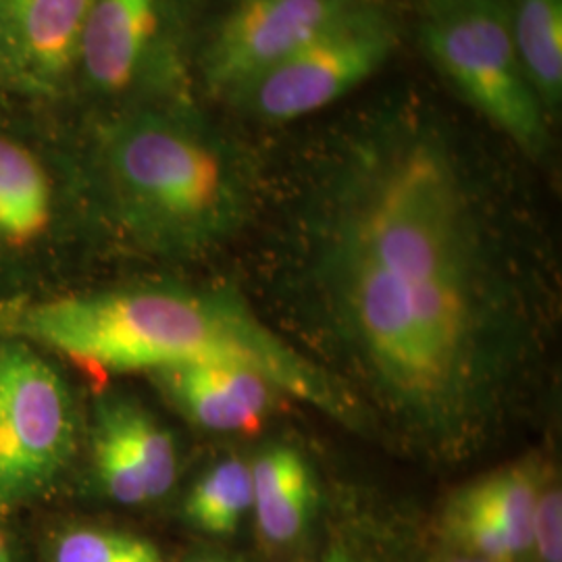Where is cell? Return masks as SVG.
I'll use <instances>...</instances> for the list:
<instances>
[{
  "label": "cell",
  "instance_id": "cell-1",
  "mask_svg": "<svg viewBox=\"0 0 562 562\" xmlns=\"http://www.w3.org/2000/svg\"><path fill=\"white\" fill-rule=\"evenodd\" d=\"M322 278L387 401L434 431L471 419L494 369V302L471 201L438 132L398 123L355 153Z\"/></svg>",
  "mask_w": 562,
  "mask_h": 562
},
{
  "label": "cell",
  "instance_id": "cell-18",
  "mask_svg": "<svg viewBox=\"0 0 562 562\" xmlns=\"http://www.w3.org/2000/svg\"><path fill=\"white\" fill-rule=\"evenodd\" d=\"M92 459L104 494L125 506L153 503L136 462L113 427L94 415L92 423Z\"/></svg>",
  "mask_w": 562,
  "mask_h": 562
},
{
  "label": "cell",
  "instance_id": "cell-20",
  "mask_svg": "<svg viewBox=\"0 0 562 562\" xmlns=\"http://www.w3.org/2000/svg\"><path fill=\"white\" fill-rule=\"evenodd\" d=\"M186 562H244L240 559H236V557H227V554H211V552H204V554H199V557H192V559H188Z\"/></svg>",
  "mask_w": 562,
  "mask_h": 562
},
{
  "label": "cell",
  "instance_id": "cell-10",
  "mask_svg": "<svg viewBox=\"0 0 562 562\" xmlns=\"http://www.w3.org/2000/svg\"><path fill=\"white\" fill-rule=\"evenodd\" d=\"M161 30V0H92L81 41L80 71L104 94L140 76Z\"/></svg>",
  "mask_w": 562,
  "mask_h": 562
},
{
  "label": "cell",
  "instance_id": "cell-6",
  "mask_svg": "<svg viewBox=\"0 0 562 562\" xmlns=\"http://www.w3.org/2000/svg\"><path fill=\"white\" fill-rule=\"evenodd\" d=\"M396 46L387 15L364 2L232 99L262 121L301 120L371 78Z\"/></svg>",
  "mask_w": 562,
  "mask_h": 562
},
{
  "label": "cell",
  "instance_id": "cell-15",
  "mask_svg": "<svg viewBox=\"0 0 562 562\" xmlns=\"http://www.w3.org/2000/svg\"><path fill=\"white\" fill-rule=\"evenodd\" d=\"M454 504L494 522L515 548L517 557L529 552L533 542L538 485L521 469L485 477L464 490Z\"/></svg>",
  "mask_w": 562,
  "mask_h": 562
},
{
  "label": "cell",
  "instance_id": "cell-7",
  "mask_svg": "<svg viewBox=\"0 0 562 562\" xmlns=\"http://www.w3.org/2000/svg\"><path fill=\"white\" fill-rule=\"evenodd\" d=\"M367 0H238L204 55V81L234 97Z\"/></svg>",
  "mask_w": 562,
  "mask_h": 562
},
{
  "label": "cell",
  "instance_id": "cell-8",
  "mask_svg": "<svg viewBox=\"0 0 562 562\" xmlns=\"http://www.w3.org/2000/svg\"><path fill=\"white\" fill-rule=\"evenodd\" d=\"M92 0H0V90L53 99L80 69Z\"/></svg>",
  "mask_w": 562,
  "mask_h": 562
},
{
  "label": "cell",
  "instance_id": "cell-4",
  "mask_svg": "<svg viewBox=\"0 0 562 562\" xmlns=\"http://www.w3.org/2000/svg\"><path fill=\"white\" fill-rule=\"evenodd\" d=\"M429 59L485 120L531 157L548 148L546 109L517 55L501 0H438L422 27Z\"/></svg>",
  "mask_w": 562,
  "mask_h": 562
},
{
  "label": "cell",
  "instance_id": "cell-11",
  "mask_svg": "<svg viewBox=\"0 0 562 562\" xmlns=\"http://www.w3.org/2000/svg\"><path fill=\"white\" fill-rule=\"evenodd\" d=\"M250 477L262 538L276 546L301 538L315 506L313 473L301 452L288 446L269 448L250 467Z\"/></svg>",
  "mask_w": 562,
  "mask_h": 562
},
{
  "label": "cell",
  "instance_id": "cell-14",
  "mask_svg": "<svg viewBox=\"0 0 562 562\" xmlns=\"http://www.w3.org/2000/svg\"><path fill=\"white\" fill-rule=\"evenodd\" d=\"M94 415L109 423L125 443L148 487L150 501H159L173 490L180 473L178 446L171 431L140 402L125 396H104Z\"/></svg>",
  "mask_w": 562,
  "mask_h": 562
},
{
  "label": "cell",
  "instance_id": "cell-12",
  "mask_svg": "<svg viewBox=\"0 0 562 562\" xmlns=\"http://www.w3.org/2000/svg\"><path fill=\"white\" fill-rule=\"evenodd\" d=\"M50 222L53 186L44 165L25 144L0 134V246H30Z\"/></svg>",
  "mask_w": 562,
  "mask_h": 562
},
{
  "label": "cell",
  "instance_id": "cell-9",
  "mask_svg": "<svg viewBox=\"0 0 562 562\" xmlns=\"http://www.w3.org/2000/svg\"><path fill=\"white\" fill-rule=\"evenodd\" d=\"M150 375L186 419L222 434L257 431L283 396L269 380L241 367L194 362Z\"/></svg>",
  "mask_w": 562,
  "mask_h": 562
},
{
  "label": "cell",
  "instance_id": "cell-16",
  "mask_svg": "<svg viewBox=\"0 0 562 562\" xmlns=\"http://www.w3.org/2000/svg\"><path fill=\"white\" fill-rule=\"evenodd\" d=\"M252 508L250 467L227 459L209 469L186 498V519L213 536L234 533Z\"/></svg>",
  "mask_w": 562,
  "mask_h": 562
},
{
  "label": "cell",
  "instance_id": "cell-22",
  "mask_svg": "<svg viewBox=\"0 0 562 562\" xmlns=\"http://www.w3.org/2000/svg\"><path fill=\"white\" fill-rule=\"evenodd\" d=\"M454 562H492V561H485V559H461V561H454Z\"/></svg>",
  "mask_w": 562,
  "mask_h": 562
},
{
  "label": "cell",
  "instance_id": "cell-13",
  "mask_svg": "<svg viewBox=\"0 0 562 562\" xmlns=\"http://www.w3.org/2000/svg\"><path fill=\"white\" fill-rule=\"evenodd\" d=\"M510 32L525 76L554 113L562 101V0H513Z\"/></svg>",
  "mask_w": 562,
  "mask_h": 562
},
{
  "label": "cell",
  "instance_id": "cell-19",
  "mask_svg": "<svg viewBox=\"0 0 562 562\" xmlns=\"http://www.w3.org/2000/svg\"><path fill=\"white\" fill-rule=\"evenodd\" d=\"M531 546H536L543 562H562V498L559 487L538 496Z\"/></svg>",
  "mask_w": 562,
  "mask_h": 562
},
{
  "label": "cell",
  "instance_id": "cell-21",
  "mask_svg": "<svg viewBox=\"0 0 562 562\" xmlns=\"http://www.w3.org/2000/svg\"><path fill=\"white\" fill-rule=\"evenodd\" d=\"M0 562H13V550L9 540L0 533Z\"/></svg>",
  "mask_w": 562,
  "mask_h": 562
},
{
  "label": "cell",
  "instance_id": "cell-17",
  "mask_svg": "<svg viewBox=\"0 0 562 562\" xmlns=\"http://www.w3.org/2000/svg\"><path fill=\"white\" fill-rule=\"evenodd\" d=\"M50 562H167L157 543L106 527H74L53 543Z\"/></svg>",
  "mask_w": 562,
  "mask_h": 562
},
{
  "label": "cell",
  "instance_id": "cell-2",
  "mask_svg": "<svg viewBox=\"0 0 562 562\" xmlns=\"http://www.w3.org/2000/svg\"><path fill=\"white\" fill-rule=\"evenodd\" d=\"M2 322L20 340L104 371L150 373L194 362L241 367L336 422H359L357 401L338 380L225 292L132 285L18 304Z\"/></svg>",
  "mask_w": 562,
  "mask_h": 562
},
{
  "label": "cell",
  "instance_id": "cell-3",
  "mask_svg": "<svg viewBox=\"0 0 562 562\" xmlns=\"http://www.w3.org/2000/svg\"><path fill=\"white\" fill-rule=\"evenodd\" d=\"M92 165L113 220L153 252H204L234 236L250 211L238 155L173 113L142 109L104 121Z\"/></svg>",
  "mask_w": 562,
  "mask_h": 562
},
{
  "label": "cell",
  "instance_id": "cell-5",
  "mask_svg": "<svg viewBox=\"0 0 562 562\" xmlns=\"http://www.w3.org/2000/svg\"><path fill=\"white\" fill-rule=\"evenodd\" d=\"M76 443V402L59 371L32 344L0 341V510L44 494Z\"/></svg>",
  "mask_w": 562,
  "mask_h": 562
}]
</instances>
